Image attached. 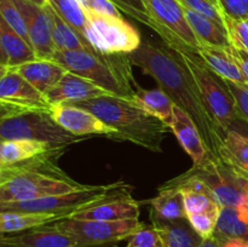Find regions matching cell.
<instances>
[{
	"instance_id": "1",
	"label": "cell",
	"mask_w": 248,
	"mask_h": 247,
	"mask_svg": "<svg viewBox=\"0 0 248 247\" xmlns=\"http://www.w3.org/2000/svg\"><path fill=\"white\" fill-rule=\"evenodd\" d=\"M128 56L133 64L159 84L174 106L190 116L211 156L219 159L224 130L211 115L193 77L174 55L173 50L164 41L142 40L140 47Z\"/></svg>"
},
{
	"instance_id": "2",
	"label": "cell",
	"mask_w": 248,
	"mask_h": 247,
	"mask_svg": "<svg viewBox=\"0 0 248 247\" xmlns=\"http://www.w3.org/2000/svg\"><path fill=\"white\" fill-rule=\"evenodd\" d=\"M70 106L91 111L118 132L120 142H130L150 150L162 152V142L171 127L138 106L133 99L106 94L74 102Z\"/></svg>"
},
{
	"instance_id": "3",
	"label": "cell",
	"mask_w": 248,
	"mask_h": 247,
	"mask_svg": "<svg viewBox=\"0 0 248 247\" xmlns=\"http://www.w3.org/2000/svg\"><path fill=\"white\" fill-rule=\"evenodd\" d=\"M61 156L50 154L0 169V203L36 200L85 188L87 184L77 182L58 166Z\"/></svg>"
},
{
	"instance_id": "4",
	"label": "cell",
	"mask_w": 248,
	"mask_h": 247,
	"mask_svg": "<svg viewBox=\"0 0 248 247\" xmlns=\"http://www.w3.org/2000/svg\"><path fill=\"white\" fill-rule=\"evenodd\" d=\"M53 61L68 72L90 80L110 94L132 99L137 81L128 53L91 52L87 50L56 51Z\"/></svg>"
},
{
	"instance_id": "5",
	"label": "cell",
	"mask_w": 248,
	"mask_h": 247,
	"mask_svg": "<svg viewBox=\"0 0 248 247\" xmlns=\"http://www.w3.org/2000/svg\"><path fill=\"white\" fill-rule=\"evenodd\" d=\"M133 185L124 181L101 185H90L70 193L22 202H1L0 212H44L69 218L74 213L108 201L132 196Z\"/></svg>"
},
{
	"instance_id": "6",
	"label": "cell",
	"mask_w": 248,
	"mask_h": 247,
	"mask_svg": "<svg viewBox=\"0 0 248 247\" xmlns=\"http://www.w3.org/2000/svg\"><path fill=\"white\" fill-rule=\"evenodd\" d=\"M170 47L190 73L208 111L227 133L232 124L241 118L235 97L227 81L210 69L195 51L184 47Z\"/></svg>"
},
{
	"instance_id": "7",
	"label": "cell",
	"mask_w": 248,
	"mask_h": 247,
	"mask_svg": "<svg viewBox=\"0 0 248 247\" xmlns=\"http://www.w3.org/2000/svg\"><path fill=\"white\" fill-rule=\"evenodd\" d=\"M205 184L211 198L220 207L237 208L248 212V181L230 170L220 159L208 157L193 165L186 172Z\"/></svg>"
},
{
	"instance_id": "8",
	"label": "cell",
	"mask_w": 248,
	"mask_h": 247,
	"mask_svg": "<svg viewBox=\"0 0 248 247\" xmlns=\"http://www.w3.org/2000/svg\"><path fill=\"white\" fill-rule=\"evenodd\" d=\"M6 139H31L69 147L81 142L84 138L63 128L50 114L29 113L0 119V140Z\"/></svg>"
},
{
	"instance_id": "9",
	"label": "cell",
	"mask_w": 248,
	"mask_h": 247,
	"mask_svg": "<svg viewBox=\"0 0 248 247\" xmlns=\"http://www.w3.org/2000/svg\"><path fill=\"white\" fill-rule=\"evenodd\" d=\"M57 229L72 236L78 247H93L130 239L145 227L140 219L80 220L64 218L52 223Z\"/></svg>"
},
{
	"instance_id": "10",
	"label": "cell",
	"mask_w": 248,
	"mask_h": 247,
	"mask_svg": "<svg viewBox=\"0 0 248 247\" xmlns=\"http://www.w3.org/2000/svg\"><path fill=\"white\" fill-rule=\"evenodd\" d=\"M87 18L86 39L104 53H131L142 44L140 34L124 17L104 16L84 9Z\"/></svg>"
},
{
	"instance_id": "11",
	"label": "cell",
	"mask_w": 248,
	"mask_h": 247,
	"mask_svg": "<svg viewBox=\"0 0 248 247\" xmlns=\"http://www.w3.org/2000/svg\"><path fill=\"white\" fill-rule=\"evenodd\" d=\"M156 31L165 44L172 47L198 51L202 46L191 29L178 0H143Z\"/></svg>"
},
{
	"instance_id": "12",
	"label": "cell",
	"mask_w": 248,
	"mask_h": 247,
	"mask_svg": "<svg viewBox=\"0 0 248 247\" xmlns=\"http://www.w3.org/2000/svg\"><path fill=\"white\" fill-rule=\"evenodd\" d=\"M47 97L14 69L0 67V119L29 113L50 114Z\"/></svg>"
},
{
	"instance_id": "13",
	"label": "cell",
	"mask_w": 248,
	"mask_h": 247,
	"mask_svg": "<svg viewBox=\"0 0 248 247\" xmlns=\"http://www.w3.org/2000/svg\"><path fill=\"white\" fill-rule=\"evenodd\" d=\"M51 116L63 128L78 137H104L120 142L116 130L86 109L70 104H61L53 107Z\"/></svg>"
},
{
	"instance_id": "14",
	"label": "cell",
	"mask_w": 248,
	"mask_h": 247,
	"mask_svg": "<svg viewBox=\"0 0 248 247\" xmlns=\"http://www.w3.org/2000/svg\"><path fill=\"white\" fill-rule=\"evenodd\" d=\"M21 11L27 29L31 45L40 60H52L56 52L52 39V19L47 5L39 6L27 0H12Z\"/></svg>"
},
{
	"instance_id": "15",
	"label": "cell",
	"mask_w": 248,
	"mask_h": 247,
	"mask_svg": "<svg viewBox=\"0 0 248 247\" xmlns=\"http://www.w3.org/2000/svg\"><path fill=\"white\" fill-rule=\"evenodd\" d=\"M68 147L31 139L0 140V169L33 161L50 154H64Z\"/></svg>"
},
{
	"instance_id": "16",
	"label": "cell",
	"mask_w": 248,
	"mask_h": 247,
	"mask_svg": "<svg viewBox=\"0 0 248 247\" xmlns=\"http://www.w3.org/2000/svg\"><path fill=\"white\" fill-rule=\"evenodd\" d=\"M106 94L110 93L90 80L68 72L52 89L46 92L45 96L53 106H61V104H70L84 99L96 98Z\"/></svg>"
},
{
	"instance_id": "17",
	"label": "cell",
	"mask_w": 248,
	"mask_h": 247,
	"mask_svg": "<svg viewBox=\"0 0 248 247\" xmlns=\"http://www.w3.org/2000/svg\"><path fill=\"white\" fill-rule=\"evenodd\" d=\"M170 127L181 143L182 148L191 157L193 165H200L206 159L211 157L210 152L203 144L202 138L194 121L177 106L173 108V119Z\"/></svg>"
},
{
	"instance_id": "18",
	"label": "cell",
	"mask_w": 248,
	"mask_h": 247,
	"mask_svg": "<svg viewBox=\"0 0 248 247\" xmlns=\"http://www.w3.org/2000/svg\"><path fill=\"white\" fill-rule=\"evenodd\" d=\"M1 245L10 247H78L72 236L55 225H44L12 236H1Z\"/></svg>"
},
{
	"instance_id": "19",
	"label": "cell",
	"mask_w": 248,
	"mask_h": 247,
	"mask_svg": "<svg viewBox=\"0 0 248 247\" xmlns=\"http://www.w3.org/2000/svg\"><path fill=\"white\" fill-rule=\"evenodd\" d=\"M35 60L33 47L0 17V67L14 69Z\"/></svg>"
},
{
	"instance_id": "20",
	"label": "cell",
	"mask_w": 248,
	"mask_h": 247,
	"mask_svg": "<svg viewBox=\"0 0 248 247\" xmlns=\"http://www.w3.org/2000/svg\"><path fill=\"white\" fill-rule=\"evenodd\" d=\"M143 201H137L130 198L108 201L94 207L74 213L69 218L80 220H124L138 219L140 208Z\"/></svg>"
},
{
	"instance_id": "21",
	"label": "cell",
	"mask_w": 248,
	"mask_h": 247,
	"mask_svg": "<svg viewBox=\"0 0 248 247\" xmlns=\"http://www.w3.org/2000/svg\"><path fill=\"white\" fill-rule=\"evenodd\" d=\"M15 72L21 74L27 81L31 82L35 89L46 94L63 77L68 70L53 60L31 61L26 64L14 68Z\"/></svg>"
},
{
	"instance_id": "22",
	"label": "cell",
	"mask_w": 248,
	"mask_h": 247,
	"mask_svg": "<svg viewBox=\"0 0 248 247\" xmlns=\"http://www.w3.org/2000/svg\"><path fill=\"white\" fill-rule=\"evenodd\" d=\"M150 220L161 232L165 247H200L203 240L191 227L188 218L165 220L150 213Z\"/></svg>"
},
{
	"instance_id": "23",
	"label": "cell",
	"mask_w": 248,
	"mask_h": 247,
	"mask_svg": "<svg viewBox=\"0 0 248 247\" xmlns=\"http://www.w3.org/2000/svg\"><path fill=\"white\" fill-rule=\"evenodd\" d=\"M196 52L208 65V68L220 77L228 81L247 85L246 77L242 74L235 58L232 57L230 48L224 50V48L202 45Z\"/></svg>"
},
{
	"instance_id": "24",
	"label": "cell",
	"mask_w": 248,
	"mask_h": 247,
	"mask_svg": "<svg viewBox=\"0 0 248 247\" xmlns=\"http://www.w3.org/2000/svg\"><path fill=\"white\" fill-rule=\"evenodd\" d=\"M219 159L230 170L248 181V139L234 130H228L219 149Z\"/></svg>"
},
{
	"instance_id": "25",
	"label": "cell",
	"mask_w": 248,
	"mask_h": 247,
	"mask_svg": "<svg viewBox=\"0 0 248 247\" xmlns=\"http://www.w3.org/2000/svg\"><path fill=\"white\" fill-rule=\"evenodd\" d=\"M184 12H186V17L191 29L202 45L224 48V50L232 47L225 26L186 7H184Z\"/></svg>"
},
{
	"instance_id": "26",
	"label": "cell",
	"mask_w": 248,
	"mask_h": 247,
	"mask_svg": "<svg viewBox=\"0 0 248 247\" xmlns=\"http://www.w3.org/2000/svg\"><path fill=\"white\" fill-rule=\"evenodd\" d=\"M64 219L61 215L44 212H0V232L2 235L21 232Z\"/></svg>"
},
{
	"instance_id": "27",
	"label": "cell",
	"mask_w": 248,
	"mask_h": 247,
	"mask_svg": "<svg viewBox=\"0 0 248 247\" xmlns=\"http://www.w3.org/2000/svg\"><path fill=\"white\" fill-rule=\"evenodd\" d=\"M132 99L149 114L159 118L169 126L171 125L172 119H173L174 104L169 94L162 89L157 87V89L148 90L137 85L136 93Z\"/></svg>"
},
{
	"instance_id": "28",
	"label": "cell",
	"mask_w": 248,
	"mask_h": 247,
	"mask_svg": "<svg viewBox=\"0 0 248 247\" xmlns=\"http://www.w3.org/2000/svg\"><path fill=\"white\" fill-rule=\"evenodd\" d=\"M215 236L220 242L230 239H244L248 241V212L237 208H220Z\"/></svg>"
},
{
	"instance_id": "29",
	"label": "cell",
	"mask_w": 248,
	"mask_h": 247,
	"mask_svg": "<svg viewBox=\"0 0 248 247\" xmlns=\"http://www.w3.org/2000/svg\"><path fill=\"white\" fill-rule=\"evenodd\" d=\"M157 191L159 194L155 198L143 201V203H149L152 206V215L165 220L186 218L184 198L179 189H164Z\"/></svg>"
},
{
	"instance_id": "30",
	"label": "cell",
	"mask_w": 248,
	"mask_h": 247,
	"mask_svg": "<svg viewBox=\"0 0 248 247\" xmlns=\"http://www.w3.org/2000/svg\"><path fill=\"white\" fill-rule=\"evenodd\" d=\"M48 12L52 19V39L56 51H75L87 50L91 52H101L98 50L91 48L84 43L79 34L47 4Z\"/></svg>"
},
{
	"instance_id": "31",
	"label": "cell",
	"mask_w": 248,
	"mask_h": 247,
	"mask_svg": "<svg viewBox=\"0 0 248 247\" xmlns=\"http://www.w3.org/2000/svg\"><path fill=\"white\" fill-rule=\"evenodd\" d=\"M48 5L77 31L84 43L94 48L86 39L87 18L85 10L78 0H47ZM96 50V48H94Z\"/></svg>"
},
{
	"instance_id": "32",
	"label": "cell",
	"mask_w": 248,
	"mask_h": 247,
	"mask_svg": "<svg viewBox=\"0 0 248 247\" xmlns=\"http://www.w3.org/2000/svg\"><path fill=\"white\" fill-rule=\"evenodd\" d=\"M184 198V207L186 216L196 213H212L219 216L220 206L208 194L194 190L191 188H179Z\"/></svg>"
},
{
	"instance_id": "33",
	"label": "cell",
	"mask_w": 248,
	"mask_h": 247,
	"mask_svg": "<svg viewBox=\"0 0 248 247\" xmlns=\"http://www.w3.org/2000/svg\"><path fill=\"white\" fill-rule=\"evenodd\" d=\"M0 15H1V18L31 45L26 21L12 0H0Z\"/></svg>"
},
{
	"instance_id": "34",
	"label": "cell",
	"mask_w": 248,
	"mask_h": 247,
	"mask_svg": "<svg viewBox=\"0 0 248 247\" xmlns=\"http://www.w3.org/2000/svg\"><path fill=\"white\" fill-rule=\"evenodd\" d=\"M224 26L232 47L248 52V19L224 16Z\"/></svg>"
},
{
	"instance_id": "35",
	"label": "cell",
	"mask_w": 248,
	"mask_h": 247,
	"mask_svg": "<svg viewBox=\"0 0 248 247\" xmlns=\"http://www.w3.org/2000/svg\"><path fill=\"white\" fill-rule=\"evenodd\" d=\"M126 247H165L164 236L154 225H145L128 239Z\"/></svg>"
},
{
	"instance_id": "36",
	"label": "cell",
	"mask_w": 248,
	"mask_h": 247,
	"mask_svg": "<svg viewBox=\"0 0 248 247\" xmlns=\"http://www.w3.org/2000/svg\"><path fill=\"white\" fill-rule=\"evenodd\" d=\"M111 1L119 7V10L125 12L140 23L145 24L153 29V21L143 0H111Z\"/></svg>"
},
{
	"instance_id": "37",
	"label": "cell",
	"mask_w": 248,
	"mask_h": 247,
	"mask_svg": "<svg viewBox=\"0 0 248 247\" xmlns=\"http://www.w3.org/2000/svg\"><path fill=\"white\" fill-rule=\"evenodd\" d=\"M218 217L219 216L212 213H196L186 216L191 227L202 239H208L215 235Z\"/></svg>"
},
{
	"instance_id": "38",
	"label": "cell",
	"mask_w": 248,
	"mask_h": 247,
	"mask_svg": "<svg viewBox=\"0 0 248 247\" xmlns=\"http://www.w3.org/2000/svg\"><path fill=\"white\" fill-rule=\"evenodd\" d=\"M186 9L200 14L224 26V15L210 0H178Z\"/></svg>"
},
{
	"instance_id": "39",
	"label": "cell",
	"mask_w": 248,
	"mask_h": 247,
	"mask_svg": "<svg viewBox=\"0 0 248 247\" xmlns=\"http://www.w3.org/2000/svg\"><path fill=\"white\" fill-rule=\"evenodd\" d=\"M224 16L248 19V0H219Z\"/></svg>"
},
{
	"instance_id": "40",
	"label": "cell",
	"mask_w": 248,
	"mask_h": 247,
	"mask_svg": "<svg viewBox=\"0 0 248 247\" xmlns=\"http://www.w3.org/2000/svg\"><path fill=\"white\" fill-rule=\"evenodd\" d=\"M225 81H227L232 93L234 94L240 115L248 121V85L237 84V82L228 81V80Z\"/></svg>"
},
{
	"instance_id": "41",
	"label": "cell",
	"mask_w": 248,
	"mask_h": 247,
	"mask_svg": "<svg viewBox=\"0 0 248 247\" xmlns=\"http://www.w3.org/2000/svg\"><path fill=\"white\" fill-rule=\"evenodd\" d=\"M84 9L96 12V14L104 15V16L123 17L119 7L111 0H89Z\"/></svg>"
},
{
	"instance_id": "42",
	"label": "cell",
	"mask_w": 248,
	"mask_h": 247,
	"mask_svg": "<svg viewBox=\"0 0 248 247\" xmlns=\"http://www.w3.org/2000/svg\"><path fill=\"white\" fill-rule=\"evenodd\" d=\"M230 52H232V57L235 58V61L239 64L240 69H241L242 74L246 77L247 85H248V52L244 50H237L235 47H230Z\"/></svg>"
},
{
	"instance_id": "43",
	"label": "cell",
	"mask_w": 248,
	"mask_h": 247,
	"mask_svg": "<svg viewBox=\"0 0 248 247\" xmlns=\"http://www.w3.org/2000/svg\"><path fill=\"white\" fill-rule=\"evenodd\" d=\"M229 130L236 131V132H239L240 135H242L245 138L248 139V121L245 120L244 118H240L237 119V120H235L234 123L232 124Z\"/></svg>"
},
{
	"instance_id": "44",
	"label": "cell",
	"mask_w": 248,
	"mask_h": 247,
	"mask_svg": "<svg viewBox=\"0 0 248 247\" xmlns=\"http://www.w3.org/2000/svg\"><path fill=\"white\" fill-rule=\"evenodd\" d=\"M222 247H248V241L244 239H230L222 242Z\"/></svg>"
},
{
	"instance_id": "45",
	"label": "cell",
	"mask_w": 248,
	"mask_h": 247,
	"mask_svg": "<svg viewBox=\"0 0 248 247\" xmlns=\"http://www.w3.org/2000/svg\"><path fill=\"white\" fill-rule=\"evenodd\" d=\"M200 247H222V242L213 235V236L208 237V239H203Z\"/></svg>"
},
{
	"instance_id": "46",
	"label": "cell",
	"mask_w": 248,
	"mask_h": 247,
	"mask_svg": "<svg viewBox=\"0 0 248 247\" xmlns=\"http://www.w3.org/2000/svg\"><path fill=\"white\" fill-rule=\"evenodd\" d=\"M27 1H31L33 2V4L39 5V6H46V5L48 4L47 0H27Z\"/></svg>"
},
{
	"instance_id": "47",
	"label": "cell",
	"mask_w": 248,
	"mask_h": 247,
	"mask_svg": "<svg viewBox=\"0 0 248 247\" xmlns=\"http://www.w3.org/2000/svg\"><path fill=\"white\" fill-rule=\"evenodd\" d=\"M210 1L212 2V4L215 5V6L217 7V9L219 10V11L222 12V14H223V11H222V7H220V4H219V0H210Z\"/></svg>"
},
{
	"instance_id": "48",
	"label": "cell",
	"mask_w": 248,
	"mask_h": 247,
	"mask_svg": "<svg viewBox=\"0 0 248 247\" xmlns=\"http://www.w3.org/2000/svg\"><path fill=\"white\" fill-rule=\"evenodd\" d=\"M78 1H79V4L81 5L82 7H85V6H86V4H87V1H89V0H78Z\"/></svg>"
}]
</instances>
